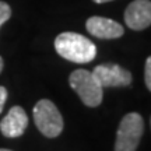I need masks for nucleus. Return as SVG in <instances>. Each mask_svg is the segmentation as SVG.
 <instances>
[{"mask_svg": "<svg viewBox=\"0 0 151 151\" xmlns=\"http://www.w3.org/2000/svg\"><path fill=\"white\" fill-rule=\"evenodd\" d=\"M55 49L63 59L73 63H90L97 56V46L77 32H62L55 39Z\"/></svg>", "mask_w": 151, "mask_h": 151, "instance_id": "1", "label": "nucleus"}, {"mask_svg": "<svg viewBox=\"0 0 151 151\" xmlns=\"http://www.w3.org/2000/svg\"><path fill=\"white\" fill-rule=\"evenodd\" d=\"M69 83L84 105L90 108H95L98 105H101L104 97V88L91 71L77 69L70 74Z\"/></svg>", "mask_w": 151, "mask_h": 151, "instance_id": "2", "label": "nucleus"}, {"mask_svg": "<svg viewBox=\"0 0 151 151\" xmlns=\"http://www.w3.org/2000/svg\"><path fill=\"white\" fill-rule=\"evenodd\" d=\"M34 122L45 137L55 139L63 132V118L50 99H39L32 109Z\"/></svg>", "mask_w": 151, "mask_h": 151, "instance_id": "3", "label": "nucleus"}, {"mask_svg": "<svg viewBox=\"0 0 151 151\" xmlns=\"http://www.w3.org/2000/svg\"><path fill=\"white\" fill-rule=\"evenodd\" d=\"M144 133V119L141 115L130 112L120 120L116 133L115 151H136Z\"/></svg>", "mask_w": 151, "mask_h": 151, "instance_id": "4", "label": "nucleus"}, {"mask_svg": "<svg viewBox=\"0 0 151 151\" xmlns=\"http://www.w3.org/2000/svg\"><path fill=\"white\" fill-rule=\"evenodd\" d=\"M101 87H127L132 84V73L115 63L97 66L91 71Z\"/></svg>", "mask_w": 151, "mask_h": 151, "instance_id": "5", "label": "nucleus"}, {"mask_svg": "<svg viewBox=\"0 0 151 151\" xmlns=\"http://www.w3.org/2000/svg\"><path fill=\"white\" fill-rule=\"evenodd\" d=\"M124 22L130 29L141 31L151 24V1L133 0L124 11Z\"/></svg>", "mask_w": 151, "mask_h": 151, "instance_id": "6", "label": "nucleus"}, {"mask_svg": "<svg viewBox=\"0 0 151 151\" xmlns=\"http://www.w3.org/2000/svg\"><path fill=\"white\" fill-rule=\"evenodd\" d=\"M87 31L99 39H116L123 37L124 29L119 22L105 17H90L86 22Z\"/></svg>", "mask_w": 151, "mask_h": 151, "instance_id": "7", "label": "nucleus"}, {"mask_svg": "<svg viewBox=\"0 0 151 151\" xmlns=\"http://www.w3.org/2000/svg\"><path fill=\"white\" fill-rule=\"evenodd\" d=\"M28 126V116L21 106H13L0 122V132L6 137H20Z\"/></svg>", "mask_w": 151, "mask_h": 151, "instance_id": "8", "label": "nucleus"}, {"mask_svg": "<svg viewBox=\"0 0 151 151\" xmlns=\"http://www.w3.org/2000/svg\"><path fill=\"white\" fill-rule=\"evenodd\" d=\"M11 17V7L6 1H0V27Z\"/></svg>", "mask_w": 151, "mask_h": 151, "instance_id": "9", "label": "nucleus"}, {"mask_svg": "<svg viewBox=\"0 0 151 151\" xmlns=\"http://www.w3.org/2000/svg\"><path fill=\"white\" fill-rule=\"evenodd\" d=\"M144 81L148 91H151V58L148 56L146 59V66H144Z\"/></svg>", "mask_w": 151, "mask_h": 151, "instance_id": "10", "label": "nucleus"}, {"mask_svg": "<svg viewBox=\"0 0 151 151\" xmlns=\"http://www.w3.org/2000/svg\"><path fill=\"white\" fill-rule=\"evenodd\" d=\"M7 97H9V92L6 90V87L0 86V113H1L3 108H4V104H6V101H7Z\"/></svg>", "mask_w": 151, "mask_h": 151, "instance_id": "11", "label": "nucleus"}, {"mask_svg": "<svg viewBox=\"0 0 151 151\" xmlns=\"http://www.w3.org/2000/svg\"><path fill=\"white\" fill-rule=\"evenodd\" d=\"M92 1H95L98 4H101V3H108V1H112V0H92Z\"/></svg>", "mask_w": 151, "mask_h": 151, "instance_id": "12", "label": "nucleus"}, {"mask_svg": "<svg viewBox=\"0 0 151 151\" xmlns=\"http://www.w3.org/2000/svg\"><path fill=\"white\" fill-rule=\"evenodd\" d=\"M3 70V59H1V56H0V73Z\"/></svg>", "mask_w": 151, "mask_h": 151, "instance_id": "13", "label": "nucleus"}, {"mask_svg": "<svg viewBox=\"0 0 151 151\" xmlns=\"http://www.w3.org/2000/svg\"><path fill=\"white\" fill-rule=\"evenodd\" d=\"M0 151H11V150H7V148H0Z\"/></svg>", "mask_w": 151, "mask_h": 151, "instance_id": "14", "label": "nucleus"}]
</instances>
